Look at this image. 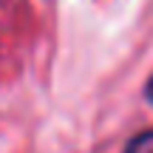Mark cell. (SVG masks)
<instances>
[{
  "label": "cell",
  "mask_w": 153,
  "mask_h": 153,
  "mask_svg": "<svg viewBox=\"0 0 153 153\" xmlns=\"http://www.w3.org/2000/svg\"><path fill=\"white\" fill-rule=\"evenodd\" d=\"M125 153H153V131L139 133L136 139H131V145L125 148Z\"/></svg>",
  "instance_id": "cell-1"
},
{
  "label": "cell",
  "mask_w": 153,
  "mask_h": 153,
  "mask_svg": "<svg viewBox=\"0 0 153 153\" xmlns=\"http://www.w3.org/2000/svg\"><path fill=\"white\" fill-rule=\"evenodd\" d=\"M148 97H150V102H153V76H150V82H148Z\"/></svg>",
  "instance_id": "cell-2"
}]
</instances>
